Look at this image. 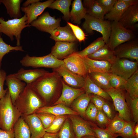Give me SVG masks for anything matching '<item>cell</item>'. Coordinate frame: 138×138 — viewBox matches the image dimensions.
<instances>
[{
	"mask_svg": "<svg viewBox=\"0 0 138 138\" xmlns=\"http://www.w3.org/2000/svg\"><path fill=\"white\" fill-rule=\"evenodd\" d=\"M62 79L57 72H48L31 85L45 103L50 102L62 91Z\"/></svg>",
	"mask_w": 138,
	"mask_h": 138,
	"instance_id": "obj_1",
	"label": "cell"
},
{
	"mask_svg": "<svg viewBox=\"0 0 138 138\" xmlns=\"http://www.w3.org/2000/svg\"><path fill=\"white\" fill-rule=\"evenodd\" d=\"M44 103L30 84H27L16 99L14 105L21 115H28L35 113L43 107Z\"/></svg>",
	"mask_w": 138,
	"mask_h": 138,
	"instance_id": "obj_2",
	"label": "cell"
},
{
	"mask_svg": "<svg viewBox=\"0 0 138 138\" xmlns=\"http://www.w3.org/2000/svg\"><path fill=\"white\" fill-rule=\"evenodd\" d=\"M21 114L12 103L8 90L5 95L0 99V128L9 131L14 126Z\"/></svg>",
	"mask_w": 138,
	"mask_h": 138,
	"instance_id": "obj_3",
	"label": "cell"
},
{
	"mask_svg": "<svg viewBox=\"0 0 138 138\" xmlns=\"http://www.w3.org/2000/svg\"><path fill=\"white\" fill-rule=\"evenodd\" d=\"M27 20L25 14L20 18L8 19L7 21H5L3 18L0 17V34H5L11 41L14 40L15 37L17 46H20L22 31L25 28L31 26L27 24Z\"/></svg>",
	"mask_w": 138,
	"mask_h": 138,
	"instance_id": "obj_4",
	"label": "cell"
},
{
	"mask_svg": "<svg viewBox=\"0 0 138 138\" xmlns=\"http://www.w3.org/2000/svg\"><path fill=\"white\" fill-rule=\"evenodd\" d=\"M109 95L113 101L118 116L126 121H131V113L128 104L126 101V92L124 88H111L105 91Z\"/></svg>",
	"mask_w": 138,
	"mask_h": 138,
	"instance_id": "obj_5",
	"label": "cell"
},
{
	"mask_svg": "<svg viewBox=\"0 0 138 138\" xmlns=\"http://www.w3.org/2000/svg\"><path fill=\"white\" fill-rule=\"evenodd\" d=\"M84 19L85 20L82 27L86 32L92 34L94 30L100 32L105 44H107L111 30V23L110 21L95 18L87 14Z\"/></svg>",
	"mask_w": 138,
	"mask_h": 138,
	"instance_id": "obj_6",
	"label": "cell"
},
{
	"mask_svg": "<svg viewBox=\"0 0 138 138\" xmlns=\"http://www.w3.org/2000/svg\"><path fill=\"white\" fill-rule=\"evenodd\" d=\"M135 32L127 29L118 21H113L109 41L107 44L112 50L119 45L135 39Z\"/></svg>",
	"mask_w": 138,
	"mask_h": 138,
	"instance_id": "obj_7",
	"label": "cell"
},
{
	"mask_svg": "<svg viewBox=\"0 0 138 138\" xmlns=\"http://www.w3.org/2000/svg\"><path fill=\"white\" fill-rule=\"evenodd\" d=\"M20 62L25 67H44L53 69L64 64L63 60L57 59L51 53L42 56H30L27 54L20 61Z\"/></svg>",
	"mask_w": 138,
	"mask_h": 138,
	"instance_id": "obj_8",
	"label": "cell"
},
{
	"mask_svg": "<svg viewBox=\"0 0 138 138\" xmlns=\"http://www.w3.org/2000/svg\"><path fill=\"white\" fill-rule=\"evenodd\" d=\"M138 62L124 58H117L111 64L110 73L127 80L138 70Z\"/></svg>",
	"mask_w": 138,
	"mask_h": 138,
	"instance_id": "obj_9",
	"label": "cell"
},
{
	"mask_svg": "<svg viewBox=\"0 0 138 138\" xmlns=\"http://www.w3.org/2000/svg\"><path fill=\"white\" fill-rule=\"evenodd\" d=\"M117 58H124L138 63V41L137 39L125 42L117 47L114 50Z\"/></svg>",
	"mask_w": 138,
	"mask_h": 138,
	"instance_id": "obj_10",
	"label": "cell"
},
{
	"mask_svg": "<svg viewBox=\"0 0 138 138\" xmlns=\"http://www.w3.org/2000/svg\"><path fill=\"white\" fill-rule=\"evenodd\" d=\"M61 19H56L51 16L48 12H45L30 24L39 30L50 34L60 26Z\"/></svg>",
	"mask_w": 138,
	"mask_h": 138,
	"instance_id": "obj_11",
	"label": "cell"
},
{
	"mask_svg": "<svg viewBox=\"0 0 138 138\" xmlns=\"http://www.w3.org/2000/svg\"><path fill=\"white\" fill-rule=\"evenodd\" d=\"M53 71L58 73L62 78L63 81L69 86L75 88L83 87L85 78L71 71L64 64L58 68L53 69Z\"/></svg>",
	"mask_w": 138,
	"mask_h": 138,
	"instance_id": "obj_12",
	"label": "cell"
},
{
	"mask_svg": "<svg viewBox=\"0 0 138 138\" xmlns=\"http://www.w3.org/2000/svg\"><path fill=\"white\" fill-rule=\"evenodd\" d=\"M63 61L64 64L70 70L85 78L88 74L86 62L84 57L75 52L69 55Z\"/></svg>",
	"mask_w": 138,
	"mask_h": 138,
	"instance_id": "obj_13",
	"label": "cell"
},
{
	"mask_svg": "<svg viewBox=\"0 0 138 138\" xmlns=\"http://www.w3.org/2000/svg\"><path fill=\"white\" fill-rule=\"evenodd\" d=\"M54 1L48 0L43 2L40 1L32 4L26 7H21V11L27 16V23L30 25L33 21L37 19L44 10L48 7Z\"/></svg>",
	"mask_w": 138,
	"mask_h": 138,
	"instance_id": "obj_14",
	"label": "cell"
},
{
	"mask_svg": "<svg viewBox=\"0 0 138 138\" xmlns=\"http://www.w3.org/2000/svg\"><path fill=\"white\" fill-rule=\"evenodd\" d=\"M118 22L124 28L135 32L138 26V4L129 7Z\"/></svg>",
	"mask_w": 138,
	"mask_h": 138,
	"instance_id": "obj_15",
	"label": "cell"
},
{
	"mask_svg": "<svg viewBox=\"0 0 138 138\" xmlns=\"http://www.w3.org/2000/svg\"><path fill=\"white\" fill-rule=\"evenodd\" d=\"M69 116L75 138H81L86 135L96 137L93 129L87 122L78 115H70Z\"/></svg>",
	"mask_w": 138,
	"mask_h": 138,
	"instance_id": "obj_16",
	"label": "cell"
},
{
	"mask_svg": "<svg viewBox=\"0 0 138 138\" xmlns=\"http://www.w3.org/2000/svg\"><path fill=\"white\" fill-rule=\"evenodd\" d=\"M77 42H55L51 49V53L57 59L62 60L76 52Z\"/></svg>",
	"mask_w": 138,
	"mask_h": 138,
	"instance_id": "obj_17",
	"label": "cell"
},
{
	"mask_svg": "<svg viewBox=\"0 0 138 138\" xmlns=\"http://www.w3.org/2000/svg\"><path fill=\"white\" fill-rule=\"evenodd\" d=\"M62 89L59 98L54 105L62 104L68 106L79 96L85 93L83 88H75L66 84L62 80Z\"/></svg>",
	"mask_w": 138,
	"mask_h": 138,
	"instance_id": "obj_18",
	"label": "cell"
},
{
	"mask_svg": "<svg viewBox=\"0 0 138 138\" xmlns=\"http://www.w3.org/2000/svg\"><path fill=\"white\" fill-rule=\"evenodd\" d=\"M21 116L27 124L31 133V138L43 136L46 133L42 122L36 113Z\"/></svg>",
	"mask_w": 138,
	"mask_h": 138,
	"instance_id": "obj_19",
	"label": "cell"
},
{
	"mask_svg": "<svg viewBox=\"0 0 138 138\" xmlns=\"http://www.w3.org/2000/svg\"><path fill=\"white\" fill-rule=\"evenodd\" d=\"M48 72L43 69L25 70L21 68L17 73L10 74L12 76L25 82L27 84H29Z\"/></svg>",
	"mask_w": 138,
	"mask_h": 138,
	"instance_id": "obj_20",
	"label": "cell"
},
{
	"mask_svg": "<svg viewBox=\"0 0 138 138\" xmlns=\"http://www.w3.org/2000/svg\"><path fill=\"white\" fill-rule=\"evenodd\" d=\"M5 81V84L7 87L12 103L14 105L16 99L27 84L25 83L12 76L10 74L6 76Z\"/></svg>",
	"mask_w": 138,
	"mask_h": 138,
	"instance_id": "obj_21",
	"label": "cell"
},
{
	"mask_svg": "<svg viewBox=\"0 0 138 138\" xmlns=\"http://www.w3.org/2000/svg\"><path fill=\"white\" fill-rule=\"evenodd\" d=\"M50 34V38L55 42H74L78 41L70 27L67 24L64 27H58Z\"/></svg>",
	"mask_w": 138,
	"mask_h": 138,
	"instance_id": "obj_22",
	"label": "cell"
},
{
	"mask_svg": "<svg viewBox=\"0 0 138 138\" xmlns=\"http://www.w3.org/2000/svg\"><path fill=\"white\" fill-rule=\"evenodd\" d=\"M83 57L87 66L88 74L96 72L110 73L111 63L110 62L92 59L87 56Z\"/></svg>",
	"mask_w": 138,
	"mask_h": 138,
	"instance_id": "obj_23",
	"label": "cell"
},
{
	"mask_svg": "<svg viewBox=\"0 0 138 138\" xmlns=\"http://www.w3.org/2000/svg\"><path fill=\"white\" fill-rule=\"evenodd\" d=\"M45 113L52 114L56 116L69 115H78L76 111L62 104H57L54 106H44L38 109L35 113Z\"/></svg>",
	"mask_w": 138,
	"mask_h": 138,
	"instance_id": "obj_24",
	"label": "cell"
},
{
	"mask_svg": "<svg viewBox=\"0 0 138 138\" xmlns=\"http://www.w3.org/2000/svg\"><path fill=\"white\" fill-rule=\"evenodd\" d=\"M130 6L123 0H117L111 10L105 14L104 19L118 22L125 12Z\"/></svg>",
	"mask_w": 138,
	"mask_h": 138,
	"instance_id": "obj_25",
	"label": "cell"
},
{
	"mask_svg": "<svg viewBox=\"0 0 138 138\" xmlns=\"http://www.w3.org/2000/svg\"><path fill=\"white\" fill-rule=\"evenodd\" d=\"M83 4L87 14L95 18L104 19L106 12L97 0H84Z\"/></svg>",
	"mask_w": 138,
	"mask_h": 138,
	"instance_id": "obj_26",
	"label": "cell"
},
{
	"mask_svg": "<svg viewBox=\"0 0 138 138\" xmlns=\"http://www.w3.org/2000/svg\"><path fill=\"white\" fill-rule=\"evenodd\" d=\"M92 94L84 93L77 97L71 104L74 110L83 117H86V111L90 101Z\"/></svg>",
	"mask_w": 138,
	"mask_h": 138,
	"instance_id": "obj_27",
	"label": "cell"
},
{
	"mask_svg": "<svg viewBox=\"0 0 138 138\" xmlns=\"http://www.w3.org/2000/svg\"><path fill=\"white\" fill-rule=\"evenodd\" d=\"M87 56L94 60L107 61L111 64L117 58L114 51L106 44L94 53Z\"/></svg>",
	"mask_w": 138,
	"mask_h": 138,
	"instance_id": "obj_28",
	"label": "cell"
},
{
	"mask_svg": "<svg viewBox=\"0 0 138 138\" xmlns=\"http://www.w3.org/2000/svg\"><path fill=\"white\" fill-rule=\"evenodd\" d=\"M72 6V9L70 12V19L73 23L80 24L81 20L84 18L87 14L86 9L81 0H74Z\"/></svg>",
	"mask_w": 138,
	"mask_h": 138,
	"instance_id": "obj_29",
	"label": "cell"
},
{
	"mask_svg": "<svg viewBox=\"0 0 138 138\" xmlns=\"http://www.w3.org/2000/svg\"><path fill=\"white\" fill-rule=\"evenodd\" d=\"M83 88L86 93L98 95L107 100H112L108 93L94 83L88 74L85 78V83Z\"/></svg>",
	"mask_w": 138,
	"mask_h": 138,
	"instance_id": "obj_30",
	"label": "cell"
},
{
	"mask_svg": "<svg viewBox=\"0 0 138 138\" xmlns=\"http://www.w3.org/2000/svg\"><path fill=\"white\" fill-rule=\"evenodd\" d=\"M109 73L92 72L88 75L94 83L105 91L111 88L109 83Z\"/></svg>",
	"mask_w": 138,
	"mask_h": 138,
	"instance_id": "obj_31",
	"label": "cell"
},
{
	"mask_svg": "<svg viewBox=\"0 0 138 138\" xmlns=\"http://www.w3.org/2000/svg\"><path fill=\"white\" fill-rule=\"evenodd\" d=\"M5 6L7 13L10 18H19L22 17L20 4L22 0H1Z\"/></svg>",
	"mask_w": 138,
	"mask_h": 138,
	"instance_id": "obj_32",
	"label": "cell"
},
{
	"mask_svg": "<svg viewBox=\"0 0 138 138\" xmlns=\"http://www.w3.org/2000/svg\"><path fill=\"white\" fill-rule=\"evenodd\" d=\"M13 129L14 138H31L29 126L21 116L15 124Z\"/></svg>",
	"mask_w": 138,
	"mask_h": 138,
	"instance_id": "obj_33",
	"label": "cell"
},
{
	"mask_svg": "<svg viewBox=\"0 0 138 138\" xmlns=\"http://www.w3.org/2000/svg\"><path fill=\"white\" fill-rule=\"evenodd\" d=\"M124 88L130 98L138 97V70L126 80Z\"/></svg>",
	"mask_w": 138,
	"mask_h": 138,
	"instance_id": "obj_34",
	"label": "cell"
},
{
	"mask_svg": "<svg viewBox=\"0 0 138 138\" xmlns=\"http://www.w3.org/2000/svg\"><path fill=\"white\" fill-rule=\"evenodd\" d=\"M71 0H56L52 3L48 8L60 11L63 15V18L68 22L70 19V7Z\"/></svg>",
	"mask_w": 138,
	"mask_h": 138,
	"instance_id": "obj_35",
	"label": "cell"
},
{
	"mask_svg": "<svg viewBox=\"0 0 138 138\" xmlns=\"http://www.w3.org/2000/svg\"><path fill=\"white\" fill-rule=\"evenodd\" d=\"M106 44L102 37L97 38L82 51L76 52L78 55L84 57L92 54Z\"/></svg>",
	"mask_w": 138,
	"mask_h": 138,
	"instance_id": "obj_36",
	"label": "cell"
},
{
	"mask_svg": "<svg viewBox=\"0 0 138 138\" xmlns=\"http://www.w3.org/2000/svg\"><path fill=\"white\" fill-rule=\"evenodd\" d=\"M126 122L120 117L118 115H116L112 119L110 120L105 129L113 134L118 135Z\"/></svg>",
	"mask_w": 138,
	"mask_h": 138,
	"instance_id": "obj_37",
	"label": "cell"
},
{
	"mask_svg": "<svg viewBox=\"0 0 138 138\" xmlns=\"http://www.w3.org/2000/svg\"><path fill=\"white\" fill-rule=\"evenodd\" d=\"M1 34L0 35V67L2 65L3 58L6 54L13 51H24L22 47L19 46H13L6 43L1 37Z\"/></svg>",
	"mask_w": 138,
	"mask_h": 138,
	"instance_id": "obj_38",
	"label": "cell"
},
{
	"mask_svg": "<svg viewBox=\"0 0 138 138\" xmlns=\"http://www.w3.org/2000/svg\"><path fill=\"white\" fill-rule=\"evenodd\" d=\"M67 118L65 115L56 116L50 126L45 129V131L51 133L59 132Z\"/></svg>",
	"mask_w": 138,
	"mask_h": 138,
	"instance_id": "obj_39",
	"label": "cell"
},
{
	"mask_svg": "<svg viewBox=\"0 0 138 138\" xmlns=\"http://www.w3.org/2000/svg\"><path fill=\"white\" fill-rule=\"evenodd\" d=\"M126 99L129 107L131 117L134 122L138 123V97L131 98L126 93Z\"/></svg>",
	"mask_w": 138,
	"mask_h": 138,
	"instance_id": "obj_40",
	"label": "cell"
},
{
	"mask_svg": "<svg viewBox=\"0 0 138 138\" xmlns=\"http://www.w3.org/2000/svg\"><path fill=\"white\" fill-rule=\"evenodd\" d=\"M59 138H75L68 120L67 119L59 132Z\"/></svg>",
	"mask_w": 138,
	"mask_h": 138,
	"instance_id": "obj_41",
	"label": "cell"
},
{
	"mask_svg": "<svg viewBox=\"0 0 138 138\" xmlns=\"http://www.w3.org/2000/svg\"><path fill=\"white\" fill-rule=\"evenodd\" d=\"M109 83L111 88H124L126 80L118 75L110 73Z\"/></svg>",
	"mask_w": 138,
	"mask_h": 138,
	"instance_id": "obj_42",
	"label": "cell"
},
{
	"mask_svg": "<svg viewBox=\"0 0 138 138\" xmlns=\"http://www.w3.org/2000/svg\"><path fill=\"white\" fill-rule=\"evenodd\" d=\"M135 124L131 121H126L122 129L118 134V136L123 138H135L133 132V128Z\"/></svg>",
	"mask_w": 138,
	"mask_h": 138,
	"instance_id": "obj_43",
	"label": "cell"
},
{
	"mask_svg": "<svg viewBox=\"0 0 138 138\" xmlns=\"http://www.w3.org/2000/svg\"><path fill=\"white\" fill-rule=\"evenodd\" d=\"M36 114L41 121L45 129L50 126L56 116L51 114L45 113Z\"/></svg>",
	"mask_w": 138,
	"mask_h": 138,
	"instance_id": "obj_44",
	"label": "cell"
},
{
	"mask_svg": "<svg viewBox=\"0 0 138 138\" xmlns=\"http://www.w3.org/2000/svg\"><path fill=\"white\" fill-rule=\"evenodd\" d=\"M92 129L97 138H117L118 136V135L113 134L105 129L96 126Z\"/></svg>",
	"mask_w": 138,
	"mask_h": 138,
	"instance_id": "obj_45",
	"label": "cell"
},
{
	"mask_svg": "<svg viewBox=\"0 0 138 138\" xmlns=\"http://www.w3.org/2000/svg\"><path fill=\"white\" fill-rule=\"evenodd\" d=\"M67 22L70 27L77 40L79 42L84 41L86 39V36L83 30L77 26L68 21Z\"/></svg>",
	"mask_w": 138,
	"mask_h": 138,
	"instance_id": "obj_46",
	"label": "cell"
},
{
	"mask_svg": "<svg viewBox=\"0 0 138 138\" xmlns=\"http://www.w3.org/2000/svg\"><path fill=\"white\" fill-rule=\"evenodd\" d=\"M98 110L96 107L90 102L89 103L86 111V117L91 121H96Z\"/></svg>",
	"mask_w": 138,
	"mask_h": 138,
	"instance_id": "obj_47",
	"label": "cell"
},
{
	"mask_svg": "<svg viewBox=\"0 0 138 138\" xmlns=\"http://www.w3.org/2000/svg\"><path fill=\"white\" fill-rule=\"evenodd\" d=\"M110 120L102 111L98 110L96 121L101 128H103L104 126L106 127Z\"/></svg>",
	"mask_w": 138,
	"mask_h": 138,
	"instance_id": "obj_48",
	"label": "cell"
},
{
	"mask_svg": "<svg viewBox=\"0 0 138 138\" xmlns=\"http://www.w3.org/2000/svg\"><path fill=\"white\" fill-rule=\"evenodd\" d=\"M106 100L101 96L92 94L90 102L95 105L98 110L102 111V107Z\"/></svg>",
	"mask_w": 138,
	"mask_h": 138,
	"instance_id": "obj_49",
	"label": "cell"
},
{
	"mask_svg": "<svg viewBox=\"0 0 138 138\" xmlns=\"http://www.w3.org/2000/svg\"><path fill=\"white\" fill-rule=\"evenodd\" d=\"M6 73L4 70L0 69V99L6 94L8 89L4 88V85L6 76Z\"/></svg>",
	"mask_w": 138,
	"mask_h": 138,
	"instance_id": "obj_50",
	"label": "cell"
},
{
	"mask_svg": "<svg viewBox=\"0 0 138 138\" xmlns=\"http://www.w3.org/2000/svg\"><path fill=\"white\" fill-rule=\"evenodd\" d=\"M117 0H97L102 7L106 14L112 8Z\"/></svg>",
	"mask_w": 138,
	"mask_h": 138,
	"instance_id": "obj_51",
	"label": "cell"
},
{
	"mask_svg": "<svg viewBox=\"0 0 138 138\" xmlns=\"http://www.w3.org/2000/svg\"><path fill=\"white\" fill-rule=\"evenodd\" d=\"M102 110L110 120L112 119L115 116L110 105L107 100L103 105Z\"/></svg>",
	"mask_w": 138,
	"mask_h": 138,
	"instance_id": "obj_52",
	"label": "cell"
},
{
	"mask_svg": "<svg viewBox=\"0 0 138 138\" xmlns=\"http://www.w3.org/2000/svg\"><path fill=\"white\" fill-rule=\"evenodd\" d=\"M0 138H14L13 128L8 131H4L0 128Z\"/></svg>",
	"mask_w": 138,
	"mask_h": 138,
	"instance_id": "obj_53",
	"label": "cell"
},
{
	"mask_svg": "<svg viewBox=\"0 0 138 138\" xmlns=\"http://www.w3.org/2000/svg\"><path fill=\"white\" fill-rule=\"evenodd\" d=\"M43 137V138H58L59 132L56 133L46 132Z\"/></svg>",
	"mask_w": 138,
	"mask_h": 138,
	"instance_id": "obj_54",
	"label": "cell"
},
{
	"mask_svg": "<svg viewBox=\"0 0 138 138\" xmlns=\"http://www.w3.org/2000/svg\"><path fill=\"white\" fill-rule=\"evenodd\" d=\"M40 1L39 0H27L23 3L22 6L23 7H26L32 4Z\"/></svg>",
	"mask_w": 138,
	"mask_h": 138,
	"instance_id": "obj_55",
	"label": "cell"
},
{
	"mask_svg": "<svg viewBox=\"0 0 138 138\" xmlns=\"http://www.w3.org/2000/svg\"><path fill=\"white\" fill-rule=\"evenodd\" d=\"M130 6L138 4V1L137 0H123Z\"/></svg>",
	"mask_w": 138,
	"mask_h": 138,
	"instance_id": "obj_56",
	"label": "cell"
},
{
	"mask_svg": "<svg viewBox=\"0 0 138 138\" xmlns=\"http://www.w3.org/2000/svg\"><path fill=\"white\" fill-rule=\"evenodd\" d=\"M133 132L135 138H138V124L137 123L133 128Z\"/></svg>",
	"mask_w": 138,
	"mask_h": 138,
	"instance_id": "obj_57",
	"label": "cell"
},
{
	"mask_svg": "<svg viewBox=\"0 0 138 138\" xmlns=\"http://www.w3.org/2000/svg\"><path fill=\"white\" fill-rule=\"evenodd\" d=\"M81 138H97L96 137L91 135H86L84 136Z\"/></svg>",
	"mask_w": 138,
	"mask_h": 138,
	"instance_id": "obj_58",
	"label": "cell"
},
{
	"mask_svg": "<svg viewBox=\"0 0 138 138\" xmlns=\"http://www.w3.org/2000/svg\"><path fill=\"white\" fill-rule=\"evenodd\" d=\"M2 2L1 0H0V5L2 4Z\"/></svg>",
	"mask_w": 138,
	"mask_h": 138,
	"instance_id": "obj_59",
	"label": "cell"
},
{
	"mask_svg": "<svg viewBox=\"0 0 138 138\" xmlns=\"http://www.w3.org/2000/svg\"><path fill=\"white\" fill-rule=\"evenodd\" d=\"M39 138H43V137H39Z\"/></svg>",
	"mask_w": 138,
	"mask_h": 138,
	"instance_id": "obj_60",
	"label": "cell"
}]
</instances>
